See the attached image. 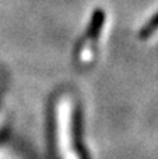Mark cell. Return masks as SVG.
<instances>
[{
	"mask_svg": "<svg viewBox=\"0 0 158 159\" xmlns=\"http://www.w3.org/2000/svg\"><path fill=\"white\" fill-rule=\"evenodd\" d=\"M56 140L60 159H80L73 145L72 109L67 101H62L56 107Z\"/></svg>",
	"mask_w": 158,
	"mask_h": 159,
	"instance_id": "cell-1",
	"label": "cell"
},
{
	"mask_svg": "<svg viewBox=\"0 0 158 159\" xmlns=\"http://www.w3.org/2000/svg\"><path fill=\"white\" fill-rule=\"evenodd\" d=\"M104 22H105V11L102 8H95L91 13V18H90L88 27H87V38L94 43L100 38Z\"/></svg>",
	"mask_w": 158,
	"mask_h": 159,
	"instance_id": "cell-2",
	"label": "cell"
},
{
	"mask_svg": "<svg viewBox=\"0 0 158 159\" xmlns=\"http://www.w3.org/2000/svg\"><path fill=\"white\" fill-rule=\"evenodd\" d=\"M157 31H158V11L154 14L153 17H151L150 20H148L147 22H146L144 25H143L142 28H140L139 38L143 39V41H146V39L151 38V36H153Z\"/></svg>",
	"mask_w": 158,
	"mask_h": 159,
	"instance_id": "cell-3",
	"label": "cell"
}]
</instances>
